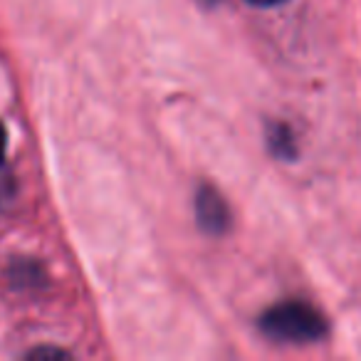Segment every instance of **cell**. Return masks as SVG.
Here are the masks:
<instances>
[{
	"mask_svg": "<svg viewBox=\"0 0 361 361\" xmlns=\"http://www.w3.org/2000/svg\"><path fill=\"white\" fill-rule=\"evenodd\" d=\"M247 3L257 8H275V6H280V3H285V0H247Z\"/></svg>",
	"mask_w": 361,
	"mask_h": 361,
	"instance_id": "3957f363",
	"label": "cell"
},
{
	"mask_svg": "<svg viewBox=\"0 0 361 361\" xmlns=\"http://www.w3.org/2000/svg\"><path fill=\"white\" fill-rule=\"evenodd\" d=\"M260 326L265 334L280 341H317L324 336L326 324L324 317L314 310V307L305 305V302H285V305H275L267 310L260 319Z\"/></svg>",
	"mask_w": 361,
	"mask_h": 361,
	"instance_id": "6da1fadb",
	"label": "cell"
},
{
	"mask_svg": "<svg viewBox=\"0 0 361 361\" xmlns=\"http://www.w3.org/2000/svg\"><path fill=\"white\" fill-rule=\"evenodd\" d=\"M198 218L203 226L221 231L226 226V206L213 191H201L198 193Z\"/></svg>",
	"mask_w": 361,
	"mask_h": 361,
	"instance_id": "7a4b0ae2",
	"label": "cell"
},
{
	"mask_svg": "<svg viewBox=\"0 0 361 361\" xmlns=\"http://www.w3.org/2000/svg\"><path fill=\"white\" fill-rule=\"evenodd\" d=\"M6 141H8L6 129H3V124H0V164H3V159H6Z\"/></svg>",
	"mask_w": 361,
	"mask_h": 361,
	"instance_id": "277c9868",
	"label": "cell"
}]
</instances>
